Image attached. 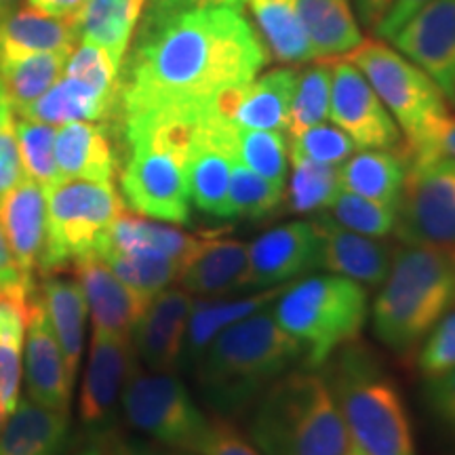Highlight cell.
<instances>
[{
  "label": "cell",
  "mask_w": 455,
  "mask_h": 455,
  "mask_svg": "<svg viewBox=\"0 0 455 455\" xmlns=\"http://www.w3.org/2000/svg\"><path fill=\"white\" fill-rule=\"evenodd\" d=\"M180 455H192V453H184V451H180Z\"/></svg>",
  "instance_id": "6125c7cd"
},
{
  "label": "cell",
  "mask_w": 455,
  "mask_h": 455,
  "mask_svg": "<svg viewBox=\"0 0 455 455\" xmlns=\"http://www.w3.org/2000/svg\"><path fill=\"white\" fill-rule=\"evenodd\" d=\"M30 7L55 17H76L87 0H28Z\"/></svg>",
  "instance_id": "11a10c76"
},
{
  "label": "cell",
  "mask_w": 455,
  "mask_h": 455,
  "mask_svg": "<svg viewBox=\"0 0 455 455\" xmlns=\"http://www.w3.org/2000/svg\"><path fill=\"white\" fill-rule=\"evenodd\" d=\"M198 236L188 235L175 226L155 224V221L140 218V215L121 213L101 236L93 253L100 251H121L141 258L178 259L184 264L192 249L196 247Z\"/></svg>",
  "instance_id": "484cf974"
},
{
  "label": "cell",
  "mask_w": 455,
  "mask_h": 455,
  "mask_svg": "<svg viewBox=\"0 0 455 455\" xmlns=\"http://www.w3.org/2000/svg\"><path fill=\"white\" fill-rule=\"evenodd\" d=\"M329 118L363 150H398L401 129L371 84L350 61H331Z\"/></svg>",
  "instance_id": "4fadbf2b"
},
{
  "label": "cell",
  "mask_w": 455,
  "mask_h": 455,
  "mask_svg": "<svg viewBox=\"0 0 455 455\" xmlns=\"http://www.w3.org/2000/svg\"><path fill=\"white\" fill-rule=\"evenodd\" d=\"M78 43L74 17L17 7L0 20V64L34 53H70Z\"/></svg>",
  "instance_id": "603a6c76"
},
{
  "label": "cell",
  "mask_w": 455,
  "mask_h": 455,
  "mask_svg": "<svg viewBox=\"0 0 455 455\" xmlns=\"http://www.w3.org/2000/svg\"><path fill=\"white\" fill-rule=\"evenodd\" d=\"M426 398L432 413L455 432V369L428 379Z\"/></svg>",
  "instance_id": "c3c4849f"
},
{
  "label": "cell",
  "mask_w": 455,
  "mask_h": 455,
  "mask_svg": "<svg viewBox=\"0 0 455 455\" xmlns=\"http://www.w3.org/2000/svg\"><path fill=\"white\" fill-rule=\"evenodd\" d=\"M195 455H261L253 443L238 432L230 419L213 415Z\"/></svg>",
  "instance_id": "bcb514c9"
},
{
  "label": "cell",
  "mask_w": 455,
  "mask_h": 455,
  "mask_svg": "<svg viewBox=\"0 0 455 455\" xmlns=\"http://www.w3.org/2000/svg\"><path fill=\"white\" fill-rule=\"evenodd\" d=\"M121 64L108 53L106 49L98 47L93 43L81 41L78 47H74L68 55L64 66V76L76 78L95 91H101L106 95H116L121 87Z\"/></svg>",
  "instance_id": "7bdbcfd3"
},
{
  "label": "cell",
  "mask_w": 455,
  "mask_h": 455,
  "mask_svg": "<svg viewBox=\"0 0 455 455\" xmlns=\"http://www.w3.org/2000/svg\"><path fill=\"white\" fill-rule=\"evenodd\" d=\"M72 268L87 299L93 331L131 339L135 323L144 315L150 299L124 284L95 253L78 258Z\"/></svg>",
  "instance_id": "ac0fdd59"
},
{
  "label": "cell",
  "mask_w": 455,
  "mask_h": 455,
  "mask_svg": "<svg viewBox=\"0 0 455 455\" xmlns=\"http://www.w3.org/2000/svg\"><path fill=\"white\" fill-rule=\"evenodd\" d=\"M148 0H87L74 17L78 41L106 49L123 66Z\"/></svg>",
  "instance_id": "1f68e13d"
},
{
  "label": "cell",
  "mask_w": 455,
  "mask_h": 455,
  "mask_svg": "<svg viewBox=\"0 0 455 455\" xmlns=\"http://www.w3.org/2000/svg\"><path fill=\"white\" fill-rule=\"evenodd\" d=\"M192 301L184 287H167L148 301L131 333L135 356L148 371L173 373L180 367Z\"/></svg>",
  "instance_id": "e0dca14e"
},
{
  "label": "cell",
  "mask_w": 455,
  "mask_h": 455,
  "mask_svg": "<svg viewBox=\"0 0 455 455\" xmlns=\"http://www.w3.org/2000/svg\"><path fill=\"white\" fill-rule=\"evenodd\" d=\"M284 186L272 184L235 158L232 161L230 192H228V220H261L278 213Z\"/></svg>",
  "instance_id": "8d00e7d4"
},
{
  "label": "cell",
  "mask_w": 455,
  "mask_h": 455,
  "mask_svg": "<svg viewBox=\"0 0 455 455\" xmlns=\"http://www.w3.org/2000/svg\"><path fill=\"white\" fill-rule=\"evenodd\" d=\"M78 455H104V453H101L100 447H89V449H84V451H81Z\"/></svg>",
  "instance_id": "680465c9"
},
{
  "label": "cell",
  "mask_w": 455,
  "mask_h": 455,
  "mask_svg": "<svg viewBox=\"0 0 455 455\" xmlns=\"http://www.w3.org/2000/svg\"><path fill=\"white\" fill-rule=\"evenodd\" d=\"M55 133L57 129L53 124L15 116V140L24 173L38 181L44 192L64 180L55 161Z\"/></svg>",
  "instance_id": "f35d334b"
},
{
  "label": "cell",
  "mask_w": 455,
  "mask_h": 455,
  "mask_svg": "<svg viewBox=\"0 0 455 455\" xmlns=\"http://www.w3.org/2000/svg\"><path fill=\"white\" fill-rule=\"evenodd\" d=\"M249 441L261 455H346L348 436L329 386L315 369L278 378L258 398Z\"/></svg>",
  "instance_id": "5b68a950"
},
{
  "label": "cell",
  "mask_w": 455,
  "mask_h": 455,
  "mask_svg": "<svg viewBox=\"0 0 455 455\" xmlns=\"http://www.w3.org/2000/svg\"><path fill=\"white\" fill-rule=\"evenodd\" d=\"M348 61L361 70L405 135L403 152L409 158L422 148L449 116L447 98L422 68L382 41H363Z\"/></svg>",
  "instance_id": "52a82bcc"
},
{
  "label": "cell",
  "mask_w": 455,
  "mask_h": 455,
  "mask_svg": "<svg viewBox=\"0 0 455 455\" xmlns=\"http://www.w3.org/2000/svg\"><path fill=\"white\" fill-rule=\"evenodd\" d=\"M323 367L350 453L418 455L401 390L369 346L350 341Z\"/></svg>",
  "instance_id": "3957f363"
},
{
  "label": "cell",
  "mask_w": 455,
  "mask_h": 455,
  "mask_svg": "<svg viewBox=\"0 0 455 455\" xmlns=\"http://www.w3.org/2000/svg\"><path fill=\"white\" fill-rule=\"evenodd\" d=\"M436 156H447L455 158V118L447 116L435 133L430 135V140L419 148L415 155L407 158L409 163L413 161H426V158H436Z\"/></svg>",
  "instance_id": "681fc988"
},
{
  "label": "cell",
  "mask_w": 455,
  "mask_h": 455,
  "mask_svg": "<svg viewBox=\"0 0 455 455\" xmlns=\"http://www.w3.org/2000/svg\"><path fill=\"white\" fill-rule=\"evenodd\" d=\"M123 212L124 201L112 181L61 180L47 190V230L38 270L60 272L93 253Z\"/></svg>",
  "instance_id": "ba28073f"
},
{
  "label": "cell",
  "mask_w": 455,
  "mask_h": 455,
  "mask_svg": "<svg viewBox=\"0 0 455 455\" xmlns=\"http://www.w3.org/2000/svg\"><path fill=\"white\" fill-rule=\"evenodd\" d=\"M167 7H235L241 9L249 0H155Z\"/></svg>",
  "instance_id": "9f6ffc18"
},
{
  "label": "cell",
  "mask_w": 455,
  "mask_h": 455,
  "mask_svg": "<svg viewBox=\"0 0 455 455\" xmlns=\"http://www.w3.org/2000/svg\"><path fill=\"white\" fill-rule=\"evenodd\" d=\"M108 455H180V451H169V449L156 447L152 443L138 439H123V436H112L106 443Z\"/></svg>",
  "instance_id": "816d5d0a"
},
{
  "label": "cell",
  "mask_w": 455,
  "mask_h": 455,
  "mask_svg": "<svg viewBox=\"0 0 455 455\" xmlns=\"http://www.w3.org/2000/svg\"><path fill=\"white\" fill-rule=\"evenodd\" d=\"M4 419H7V413H4V409H3V403H0V428H3Z\"/></svg>",
  "instance_id": "91938a15"
},
{
  "label": "cell",
  "mask_w": 455,
  "mask_h": 455,
  "mask_svg": "<svg viewBox=\"0 0 455 455\" xmlns=\"http://www.w3.org/2000/svg\"><path fill=\"white\" fill-rule=\"evenodd\" d=\"M70 413L20 398L0 428V455H64Z\"/></svg>",
  "instance_id": "cb8c5ba5"
},
{
  "label": "cell",
  "mask_w": 455,
  "mask_h": 455,
  "mask_svg": "<svg viewBox=\"0 0 455 455\" xmlns=\"http://www.w3.org/2000/svg\"><path fill=\"white\" fill-rule=\"evenodd\" d=\"M315 270H321V236L312 220L275 226L249 244V289L289 284Z\"/></svg>",
  "instance_id": "5bb4252c"
},
{
  "label": "cell",
  "mask_w": 455,
  "mask_h": 455,
  "mask_svg": "<svg viewBox=\"0 0 455 455\" xmlns=\"http://www.w3.org/2000/svg\"><path fill=\"white\" fill-rule=\"evenodd\" d=\"M418 367L428 379L455 369V308L447 312L426 335V344L418 356Z\"/></svg>",
  "instance_id": "f6af8a7d"
},
{
  "label": "cell",
  "mask_w": 455,
  "mask_h": 455,
  "mask_svg": "<svg viewBox=\"0 0 455 455\" xmlns=\"http://www.w3.org/2000/svg\"><path fill=\"white\" fill-rule=\"evenodd\" d=\"M447 100H449V101H451V104L455 106V83H453V87H451V91H449Z\"/></svg>",
  "instance_id": "94428289"
},
{
  "label": "cell",
  "mask_w": 455,
  "mask_h": 455,
  "mask_svg": "<svg viewBox=\"0 0 455 455\" xmlns=\"http://www.w3.org/2000/svg\"><path fill=\"white\" fill-rule=\"evenodd\" d=\"M28 295L24 289L0 291V403L7 418L20 403L21 361L28 323Z\"/></svg>",
  "instance_id": "d6a6232c"
},
{
  "label": "cell",
  "mask_w": 455,
  "mask_h": 455,
  "mask_svg": "<svg viewBox=\"0 0 455 455\" xmlns=\"http://www.w3.org/2000/svg\"><path fill=\"white\" fill-rule=\"evenodd\" d=\"M24 363L28 398L36 401L38 405L70 413L74 382L68 375L64 352L60 348L38 291H34L28 301Z\"/></svg>",
  "instance_id": "2e32d148"
},
{
  "label": "cell",
  "mask_w": 455,
  "mask_h": 455,
  "mask_svg": "<svg viewBox=\"0 0 455 455\" xmlns=\"http://www.w3.org/2000/svg\"><path fill=\"white\" fill-rule=\"evenodd\" d=\"M365 284L352 278L325 275L304 276L287 284L270 306L284 331L299 341L301 365L318 369L341 346L358 339L367 321Z\"/></svg>",
  "instance_id": "8992f818"
},
{
  "label": "cell",
  "mask_w": 455,
  "mask_h": 455,
  "mask_svg": "<svg viewBox=\"0 0 455 455\" xmlns=\"http://www.w3.org/2000/svg\"><path fill=\"white\" fill-rule=\"evenodd\" d=\"M395 235L405 244H455V158L409 163Z\"/></svg>",
  "instance_id": "8fae6325"
},
{
  "label": "cell",
  "mask_w": 455,
  "mask_h": 455,
  "mask_svg": "<svg viewBox=\"0 0 455 455\" xmlns=\"http://www.w3.org/2000/svg\"><path fill=\"white\" fill-rule=\"evenodd\" d=\"M236 158L253 173L272 184L284 186L289 169V148L283 131L236 129Z\"/></svg>",
  "instance_id": "ab89813d"
},
{
  "label": "cell",
  "mask_w": 455,
  "mask_h": 455,
  "mask_svg": "<svg viewBox=\"0 0 455 455\" xmlns=\"http://www.w3.org/2000/svg\"><path fill=\"white\" fill-rule=\"evenodd\" d=\"M188 293L220 298L249 289V244L238 238L201 235L180 272Z\"/></svg>",
  "instance_id": "44dd1931"
},
{
  "label": "cell",
  "mask_w": 455,
  "mask_h": 455,
  "mask_svg": "<svg viewBox=\"0 0 455 455\" xmlns=\"http://www.w3.org/2000/svg\"><path fill=\"white\" fill-rule=\"evenodd\" d=\"M131 43L118 87L121 127L212 116L221 91L251 83L270 61L259 34L235 7H167L148 0Z\"/></svg>",
  "instance_id": "6da1fadb"
},
{
  "label": "cell",
  "mask_w": 455,
  "mask_h": 455,
  "mask_svg": "<svg viewBox=\"0 0 455 455\" xmlns=\"http://www.w3.org/2000/svg\"><path fill=\"white\" fill-rule=\"evenodd\" d=\"M124 146L127 158L121 171L124 204L146 218L188 224L190 190L184 152L146 135L124 140Z\"/></svg>",
  "instance_id": "30bf717a"
},
{
  "label": "cell",
  "mask_w": 455,
  "mask_h": 455,
  "mask_svg": "<svg viewBox=\"0 0 455 455\" xmlns=\"http://www.w3.org/2000/svg\"><path fill=\"white\" fill-rule=\"evenodd\" d=\"M4 289H24V284H21L15 259H13V255H11L7 238H4V232H3V226H0V291H4Z\"/></svg>",
  "instance_id": "f5cc1de1"
},
{
  "label": "cell",
  "mask_w": 455,
  "mask_h": 455,
  "mask_svg": "<svg viewBox=\"0 0 455 455\" xmlns=\"http://www.w3.org/2000/svg\"><path fill=\"white\" fill-rule=\"evenodd\" d=\"M38 293L43 298L55 338L60 341V348L64 352L68 375L74 382L84 346V327L89 315L87 299L76 278L60 276L57 272L43 275Z\"/></svg>",
  "instance_id": "4316f807"
},
{
  "label": "cell",
  "mask_w": 455,
  "mask_h": 455,
  "mask_svg": "<svg viewBox=\"0 0 455 455\" xmlns=\"http://www.w3.org/2000/svg\"><path fill=\"white\" fill-rule=\"evenodd\" d=\"M0 226L13 255L17 272L26 293L36 291L38 261L44 247L47 230V192L44 188L24 175L20 184L0 203Z\"/></svg>",
  "instance_id": "d6986e66"
},
{
  "label": "cell",
  "mask_w": 455,
  "mask_h": 455,
  "mask_svg": "<svg viewBox=\"0 0 455 455\" xmlns=\"http://www.w3.org/2000/svg\"><path fill=\"white\" fill-rule=\"evenodd\" d=\"M355 3L363 24H365L369 30L375 32L396 0H355Z\"/></svg>",
  "instance_id": "db71d44e"
},
{
  "label": "cell",
  "mask_w": 455,
  "mask_h": 455,
  "mask_svg": "<svg viewBox=\"0 0 455 455\" xmlns=\"http://www.w3.org/2000/svg\"><path fill=\"white\" fill-rule=\"evenodd\" d=\"M101 259L110 266V270L124 284L152 299L163 289H167L180 278L181 261L178 259H158L141 258V255H129L121 251H100Z\"/></svg>",
  "instance_id": "60d3db41"
},
{
  "label": "cell",
  "mask_w": 455,
  "mask_h": 455,
  "mask_svg": "<svg viewBox=\"0 0 455 455\" xmlns=\"http://www.w3.org/2000/svg\"><path fill=\"white\" fill-rule=\"evenodd\" d=\"M255 26L268 55L278 64H306L315 60L310 38L291 0H249Z\"/></svg>",
  "instance_id": "836d02e7"
},
{
  "label": "cell",
  "mask_w": 455,
  "mask_h": 455,
  "mask_svg": "<svg viewBox=\"0 0 455 455\" xmlns=\"http://www.w3.org/2000/svg\"><path fill=\"white\" fill-rule=\"evenodd\" d=\"M287 284L278 287L259 289L253 295H243V298H207L192 301L190 316H188L184 348H181L180 367H195L198 356L203 355L204 348L212 344L215 335L221 329L235 325L241 318L259 312L275 304V299L281 295Z\"/></svg>",
  "instance_id": "d4e9b609"
},
{
  "label": "cell",
  "mask_w": 455,
  "mask_h": 455,
  "mask_svg": "<svg viewBox=\"0 0 455 455\" xmlns=\"http://www.w3.org/2000/svg\"><path fill=\"white\" fill-rule=\"evenodd\" d=\"M17 116L32 118V121L47 124H68V123H108L116 121L118 116V98L95 91L76 78H61L51 87L47 93L41 95L26 110Z\"/></svg>",
  "instance_id": "83f0119b"
},
{
  "label": "cell",
  "mask_w": 455,
  "mask_h": 455,
  "mask_svg": "<svg viewBox=\"0 0 455 455\" xmlns=\"http://www.w3.org/2000/svg\"><path fill=\"white\" fill-rule=\"evenodd\" d=\"M455 308V244H405L373 301V333L396 352L413 350Z\"/></svg>",
  "instance_id": "277c9868"
},
{
  "label": "cell",
  "mask_w": 455,
  "mask_h": 455,
  "mask_svg": "<svg viewBox=\"0 0 455 455\" xmlns=\"http://www.w3.org/2000/svg\"><path fill=\"white\" fill-rule=\"evenodd\" d=\"M409 161L398 150H365L339 164L341 190L396 209L405 186Z\"/></svg>",
  "instance_id": "f1b7e54d"
},
{
  "label": "cell",
  "mask_w": 455,
  "mask_h": 455,
  "mask_svg": "<svg viewBox=\"0 0 455 455\" xmlns=\"http://www.w3.org/2000/svg\"><path fill=\"white\" fill-rule=\"evenodd\" d=\"M355 150V141L335 124L321 123L291 138V152L295 155L310 158L315 163L333 164V167H339L341 163L348 161Z\"/></svg>",
  "instance_id": "ee69618b"
},
{
  "label": "cell",
  "mask_w": 455,
  "mask_h": 455,
  "mask_svg": "<svg viewBox=\"0 0 455 455\" xmlns=\"http://www.w3.org/2000/svg\"><path fill=\"white\" fill-rule=\"evenodd\" d=\"M426 3H428V0H396L375 32H378L382 38H388L390 41L398 28L405 24L409 17H411L419 7H424Z\"/></svg>",
  "instance_id": "f907efd6"
},
{
  "label": "cell",
  "mask_w": 455,
  "mask_h": 455,
  "mask_svg": "<svg viewBox=\"0 0 455 455\" xmlns=\"http://www.w3.org/2000/svg\"><path fill=\"white\" fill-rule=\"evenodd\" d=\"M21 0H0V20H3L4 15L11 13V11L20 7Z\"/></svg>",
  "instance_id": "6f0895ef"
},
{
  "label": "cell",
  "mask_w": 455,
  "mask_h": 455,
  "mask_svg": "<svg viewBox=\"0 0 455 455\" xmlns=\"http://www.w3.org/2000/svg\"><path fill=\"white\" fill-rule=\"evenodd\" d=\"M135 363L138 356L131 339L93 331L78 415L83 430L95 447H104L112 436H116L118 407Z\"/></svg>",
  "instance_id": "7c38bea8"
},
{
  "label": "cell",
  "mask_w": 455,
  "mask_h": 455,
  "mask_svg": "<svg viewBox=\"0 0 455 455\" xmlns=\"http://www.w3.org/2000/svg\"><path fill=\"white\" fill-rule=\"evenodd\" d=\"M312 224L321 236L323 270L352 278L365 287H375L386 281L396 251L390 243L352 232L327 213H318Z\"/></svg>",
  "instance_id": "ffe728a7"
},
{
  "label": "cell",
  "mask_w": 455,
  "mask_h": 455,
  "mask_svg": "<svg viewBox=\"0 0 455 455\" xmlns=\"http://www.w3.org/2000/svg\"><path fill=\"white\" fill-rule=\"evenodd\" d=\"M449 95L455 83V0H428L390 38Z\"/></svg>",
  "instance_id": "9a60e30c"
},
{
  "label": "cell",
  "mask_w": 455,
  "mask_h": 455,
  "mask_svg": "<svg viewBox=\"0 0 455 455\" xmlns=\"http://www.w3.org/2000/svg\"><path fill=\"white\" fill-rule=\"evenodd\" d=\"M291 181H289L287 212L315 213L331 207L341 192L339 167L315 163L291 152Z\"/></svg>",
  "instance_id": "d590c367"
},
{
  "label": "cell",
  "mask_w": 455,
  "mask_h": 455,
  "mask_svg": "<svg viewBox=\"0 0 455 455\" xmlns=\"http://www.w3.org/2000/svg\"><path fill=\"white\" fill-rule=\"evenodd\" d=\"M24 178L20 148L15 140V124L0 129V203Z\"/></svg>",
  "instance_id": "7dc6e473"
},
{
  "label": "cell",
  "mask_w": 455,
  "mask_h": 455,
  "mask_svg": "<svg viewBox=\"0 0 455 455\" xmlns=\"http://www.w3.org/2000/svg\"><path fill=\"white\" fill-rule=\"evenodd\" d=\"M55 161L64 180L112 181L118 152L108 123H68L55 133Z\"/></svg>",
  "instance_id": "7402d4cb"
},
{
  "label": "cell",
  "mask_w": 455,
  "mask_h": 455,
  "mask_svg": "<svg viewBox=\"0 0 455 455\" xmlns=\"http://www.w3.org/2000/svg\"><path fill=\"white\" fill-rule=\"evenodd\" d=\"M299 70L275 68L253 78L243 89L232 123L238 129L287 131L289 106H291Z\"/></svg>",
  "instance_id": "f546056e"
},
{
  "label": "cell",
  "mask_w": 455,
  "mask_h": 455,
  "mask_svg": "<svg viewBox=\"0 0 455 455\" xmlns=\"http://www.w3.org/2000/svg\"><path fill=\"white\" fill-rule=\"evenodd\" d=\"M331 218L358 235L386 238L395 232L396 209L341 190L331 203Z\"/></svg>",
  "instance_id": "b9f144b4"
},
{
  "label": "cell",
  "mask_w": 455,
  "mask_h": 455,
  "mask_svg": "<svg viewBox=\"0 0 455 455\" xmlns=\"http://www.w3.org/2000/svg\"><path fill=\"white\" fill-rule=\"evenodd\" d=\"M329 100H331V61H321L299 72L289 106V135L295 138L301 131L325 121L329 116Z\"/></svg>",
  "instance_id": "74e56055"
},
{
  "label": "cell",
  "mask_w": 455,
  "mask_h": 455,
  "mask_svg": "<svg viewBox=\"0 0 455 455\" xmlns=\"http://www.w3.org/2000/svg\"><path fill=\"white\" fill-rule=\"evenodd\" d=\"M301 356L299 341L278 325L268 306L221 329L192 369L213 415L235 419L251 411L258 398Z\"/></svg>",
  "instance_id": "7a4b0ae2"
},
{
  "label": "cell",
  "mask_w": 455,
  "mask_h": 455,
  "mask_svg": "<svg viewBox=\"0 0 455 455\" xmlns=\"http://www.w3.org/2000/svg\"><path fill=\"white\" fill-rule=\"evenodd\" d=\"M127 422L173 451L196 453L209 419L175 373L141 371L135 363L121 401Z\"/></svg>",
  "instance_id": "9c48e42d"
},
{
  "label": "cell",
  "mask_w": 455,
  "mask_h": 455,
  "mask_svg": "<svg viewBox=\"0 0 455 455\" xmlns=\"http://www.w3.org/2000/svg\"><path fill=\"white\" fill-rule=\"evenodd\" d=\"M68 55L70 53H34L0 64V83L15 114L26 110L60 81Z\"/></svg>",
  "instance_id": "e575fe53"
},
{
  "label": "cell",
  "mask_w": 455,
  "mask_h": 455,
  "mask_svg": "<svg viewBox=\"0 0 455 455\" xmlns=\"http://www.w3.org/2000/svg\"><path fill=\"white\" fill-rule=\"evenodd\" d=\"M346 455H355V453H350V451H346Z\"/></svg>",
  "instance_id": "be15d7a7"
},
{
  "label": "cell",
  "mask_w": 455,
  "mask_h": 455,
  "mask_svg": "<svg viewBox=\"0 0 455 455\" xmlns=\"http://www.w3.org/2000/svg\"><path fill=\"white\" fill-rule=\"evenodd\" d=\"M299 15L315 60L331 61L363 43L350 0H291Z\"/></svg>",
  "instance_id": "4dcf8cb0"
}]
</instances>
